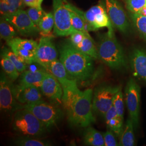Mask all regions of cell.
I'll return each mask as SVG.
<instances>
[{
	"instance_id": "obj_1",
	"label": "cell",
	"mask_w": 146,
	"mask_h": 146,
	"mask_svg": "<svg viewBox=\"0 0 146 146\" xmlns=\"http://www.w3.org/2000/svg\"><path fill=\"white\" fill-rule=\"evenodd\" d=\"M62 101L68 121L73 126L87 127L95 122L93 113L92 89L81 91L78 87L63 89Z\"/></svg>"
},
{
	"instance_id": "obj_2",
	"label": "cell",
	"mask_w": 146,
	"mask_h": 146,
	"mask_svg": "<svg viewBox=\"0 0 146 146\" xmlns=\"http://www.w3.org/2000/svg\"><path fill=\"white\" fill-rule=\"evenodd\" d=\"M93 60L74 47L70 41L64 43L60 49V60L77 82H85L93 77Z\"/></svg>"
},
{
	"instance_id": "obj_3",
	"label": "cell",
	"mask_w": 146,
	"mask_h": 146,
	"mask_svg": "<svg viewBox=\"0 0 146 146\" xmlns=\"http://www.w3.org/2000/svg\"><path fill=\"white\" fill-rule=\"evenodd\" d=\"M97 49L98 58L110 68L120 69L127 66L125 54L114 30L100 35Z\"/></svg>"
},
{
	"instance_id": "obj_4",
	"label": "cell",
	"mask_w": 146,
	"mask_h": 146,
	"mask_svg": "<svg viewBox=\"0 0 146 146\" xmlns=\"http://www.w3.org/2000/svg\"><path fill=\"white\" fill-rule=\"evenodd\" d=\"M12 128L16 133L27 137L41 135L47 129L32 113L22 107L13 116Z\"/></svg>"
},
{
	"instance_id": "obj_5",
	"label": "cell",
	"mask_w": 146,
	"mask_h": 146,
	"mask_svg": "<svg viewBox=\"0 0 146 146\" xmlns=\"http://www.w3.org/2000/svg\"><path fill=\"white\" fill-rule=\"evenodd\" d=\"M22 107L32 113L47 129L55 125L62 117V112L58 107L43 100L22 104Z\"/></svg>"
},
{
	"instance_id": "obj_6",
	"label": "cell",
	"mask_w": 146,
	"mask_h": 146,
	"mask_svg": "<svg viewBox=\"0 0 146 146\" xmlns=\"http://www.w3.org/2000/svg\"><path fill=\"white\" fill-rule=\"evenodd\" d=\"M121 89L120 86L111 85H102L97 87L94 91L92 100L93 111L104 117L113 106L115 95Z\"/></svg>"
},
{
	"instance_id": "obj_7",
	"label": "cell",
	"mask_w": 146,
	"mask_h": 146,
	"mask_svg": "<svg viewBox=\"0 0 146 146\" xmlns=\"http://www.w3.org/2000/svg\"><path fill=\"white\" fill-rule=\"evenodd\" d=\"M54 33L58 36L70 35L75 29L71 22L70 11L65 5V0H53Z\"/></svg>"
},
{
	"instance_id": "obj_8",
	"label": "cell",
	"mask_w": 146,
	"mask_h": 146,
	"mask_svg": "<svg viewBox=\"0 0 146 146\" xmlns=\"http://www.w3.org/2000/svg\"><path fill=\"white\" fill-rule=\"evenodd\" d=\"M113 26L123 34H128L131 25L122 5L117 0H102Z\"/></svg>"
},
{
	"instance_id": "obj_9",
	"label": "cell",
	"mask_w": 146,
	"mask_h": 146,
	"mask_svg": "<svg viewBox=\"0 0 146 146\" xmlns=\"http://www.w3.org/2000/svg\"><path fill=\"white\" fill-rule=\"evenodd\" d=\"M125 96V103L130 119L132 121L134 128L136 129L139 120L141 88L133 78H130L127 84Z\"/></svg>"
},
{
	"instance_id": "obj_10",
	"label": "cell",
	"mask_w": 146,
	"mask_h": 146,
	"mask_svg": "<svg viewBox=\"0 0 146 146\" xmlns=\"http://www.w3.org/2000/svg\"><path fill=\"white\" fill-rule=\"evenodd\" d=\"M86 21L91 27L92 31H96L100 28L107 27L108 30H114L106 10L103 1L97 5L93 6L86 11H82Z\"/></svg>"
},
{
	"instance_id": "obj_11",
	"label": "cell",
	"mask_w": 146,
	"mask_h": 146,
	"mask_svg": "<svg viewBox=\"0 0 146 146\" xmlns=\"http://www.w3.org/2000/svg\"><path fill=\"white\" fill-rule=\"evenodd\" d=\"M2 17L14 27L22 35L32 36L40 32L38 27L31 20L26 11L22 9L10 15L2 16Z\"/></svg>"
},
{
	"instance_id": "obj_12",
	"label": "cell",
	"mask_w": 146,
	"mask_h": 146,
	"mask_svg": "<svg viewBox=\"0 0 146 146\" xmlns=\"http://www.w3.org/2000/svg\"><path fill=\"white\" fill-rule=\"evenodd\" d=\"M11 80L5 73L1 74L0 78V107L5 112H14L22 108L16 99Z\"/></svg>"
},
{
	"instance_id": "obj_13",
	"label": "cell",
	"mask_w": 146,
	"mask_h": 146,
	"mask_svg": "<svg viewBox=\"0 0 146 146\" xmlns=\"http://www.w3.org/2000/svg\"><path fill=\"white\" fill-rule=\"evenodd\" d=\"M7 43L11 50L23 59L27 64L35 62V52L38 46L35 41L15 37Z\"/></svg>"
},
{
	"instance_id": "obj_14",
	"label": "cell",
	"mask_w": 146,
	"mask_h": 146,
	"mask_svg": "<svg viewBox=\"0 0 146 146\" xmlns=\"http://www.w3.org/2000/svg\"><path fill=\"white\" fill-rule=\"evenodd\" d=\"M35 59V62L43 68H45L49 63L58 59V52L51 37L43 36L40 39Z\"/></svg>"
},
{
	"instance_id": "obj_15",
	"label": "cell",
	"mask_w": 146,
	"mask_h": 146,
	"mask_svg": "<svg viewBox=\"0 0 146 146\" xmlns=\"http://www.w3.org/2000/svg\"><path fill=\"white\" fill-rule=\"evenodd\" d=\"M44 68L58 79L63 89L78 87L77 81L69 75L60 60L53 61Z\"/></svg>"
},
{
	"instance_id": "obj_16",
	"label": "cell",
	"mask_w": 146,
	"mask_h": 146,
	"mask_svg": "<svg viewBox=\"0 0 146 146\" xmlns=\"http://www.w3.org/2000/svg\"><path fill=\"white\" fill-rule=\"evenodd\" d=\"M16 99L22 104L34 103L42 100L41 89L33 85L20 84L14 86Z\"/></svg>"
},
{
	"instance_id": "obj_17",
	"label": "cell",
	"mask_w": 146,
	"mask_h": 146,
	"mask_svg": "<svg viewBox=\"0 0 146 146\" xmlns=\"http://www.w3.org/2000/svg\"><path fill=\"white\" fill-rule=\"evenodd\" d=\"M40 89L42 94L48 98L60 101L62 98V87L57 78L52 74L47 73L43 78Z\"/></svg>"
},
{
	"instance_id": "obj_18",
	"label": "cell",
	"mask_w": 146,
	"mask_h": 146,
	"mask_svg": "<svg viewBox=\"0 0 146 146\" xmlns=\"http://www.w3.org/2000/svg\"><path fill=\"white\" fill-rule=\"evenodd\" d=\"M130 64L134 76L146 81V51L135 48L131 52Z\"/></svg>"
},
{
	"instance_id": "obj_19",
	"label": "cell",
	"mask_w": 146,
	"mask_h": 146,
	"mask_svg": "<svg viewBox=\"0 0 146 146\" xmlns=\"http://www.w3.org/2000/svg\"><path fill=\"white\" fill-rule=\"evenodd\" d=\"M65 5L70 11L72 25L75 30L82 31L84 33H89V31H92L91 27L84 18L82 11L68 3L66 0Z\"/></svg>"
},
{
	"instance_id": "obj_20",
	"label": "cell",
	"mask_w": 146,
	"mask_h": 146,
	"mask_svg": "<svg viewBox=\"0 0 146 146\" xmlns=\"http://www.w3.org/2000/svg\"><path fill=\"white\" fill-rule=\"evenodd\" d=\"M47 72L41 70H25L21 73L19 84L23 85H33L40 88L43 78Z\"/></svg>"
},
{
	"instance_id": "obj_21",
	"label": "cell",
	"mask_w": 146,
	"mask_h": 146,
	"mask_svg": "<svg viewBox=\"0 0 146 146\" xmlns=\"http://www.w3.org/2000/svg\"><path fill=\"white\" fill-rule=\"evenodd\" d=\"M84 142L87 146H104L103 135L91 127H88L84 133Z\"/></svg>"
},
{
	"instance_id": "obj_22",
	"label": "cell",
	"mask_w": 146,
	"mask_h": 146,
	"mask_svg": "<svg viewBox=\"0 0 146 146\" xmlns=\"http://www.w3.org/2000/svg\"><path fill=\"white\" fill-rule=\"evenodd\" d=\"M134 125L131 119L127 120L120 136L119 146H133L135 145Z\"/></svg>"
},
{
	"instance_id": "obj_23",
	"label": "cell",
	"mask_w": 146,
	"mask_h": 146,
	"mask_svg": "<svg viewBox=\"0 0 146 146\" xmlns=\"http://www.w3.org/2000/svg\"><path fill=\"white\" fill-rule=\"evenodd\" d=\"M78 50L90 56L93 59H98V49L96 47L93 39L89 34H87L82 42L76 47Z\"/></svg>"
},
{
	"instance_id": "obj_24",
	"label": "cell",
	"mask_w": 146,
	"mask_h": 146,
	"mask_svg": "<svg viewBox=\"0 0 146 146\" xmlns=\"http://www.w3.org/2000/svg\"><path fill=\"white\" fill-rule=\"evenodd\" d=\"M1 65L6 75L14 81L18 78L20 73L19 72L11 60L5 55H1Z\"/></svg>"
},
{
	"instance_id": "obj_25",
	"label": "cell",
	"mask_w": 146,
	"mask_h": 146,
	"mask_svg": "<svg viewBox=\"0 0 146 146\" xmlns=\"http://www.w3.org/2000/svg\"><path fill=\"white\" fill-rule=\"evenodd\" d=\"M55 25L54 16L52 12L45 13L40 21L38 27L43 36H48Z\"/></svg>"
},
{
	"instance_id": "obj_26",
	"label": "cell",
	"mask_w": 146,
	"mask_h": 146,
	"mask_svg": "<svg viewBox=\"0 0 146 146\" xmlns=\"http://www.w3.org/2000/svg\"><path fill=\"white\" fill-rule=\"evenodd\" d=\"M17 30L11 23L6 21L3 17L0 22V36L2 39L6 42L16 37L17 35Z\"/></svg>"
},
{
	"instance_id": "obj_27",
	"label": "cell",
	"mask_w": 146,
	"mask_h": 146,
	"mask_svg": "<svg viewBox=\"0 0 146 146\" xmlns=\"http://www.w3.org/2000/svg\"><path fill=\"white\" fill-rule=\"evenodd\" d=\"M129 16L140 36L146 41V16L131 13H129Z\"/></svg>"
},
{
	"instance_id": "obj_28",
	"label": "cell",
	"mask_w": 146,
	"mask_h": 146,
	"mask_svg": "<svg viewBox=\"0 0 146 146\" xmlns=\"http://www.w3.org/2000/svg\"><path fill=\"white\" fill-rule=\"evenodd\" d=\"M9 58L15 66L16 68L20 73H22L26 70L27 64L25 61L13 52L11 49L5 48L2 54Z\"/></svg>"
},
{
	"instance_id": "obj_29",
	"label": "cell",
	"mask_w": 146,
	"mask_h": 146,
	"mask_svg": "<svg viewBox=\"0 0 146 146\" xmlns=\"http://www.w3.org/2000/svg\"><path fill=\"white\" fill-rule=\"evenodd\" d=\"M16 145L20 146H49L51 144L47 141L34 139L32 137L23 136L18 139L15 142Z\"/></svg>"
},
{
	"instance_id": "obj_30",
	"label": "cell",
	"mask_w": 146,
	"mask_h": 146,
	"mask_svg": "<svg viewBox=\"0 0 146 146\" xmlns=\"http://www.w3.org/2000/svg\"><path fill=\"white\" fill-rule=\"evenodd\" d=\"M123 119H121L119 116L114 117L108 121H106L107 125L110 130L112 131L116 136L119 137L123 129Z\"/></svg>"
},
{
	"instance_id": "obj_31",
	"label": "cell",
	"mask_w": 146,
	"mask_h": 146,
	"mask_svg": "<svg viewBox=\"0 0 146 146\" xmlns=\"http://www.w3.org/2000/svg\"><path fill=\"white\" fill-rule=\"evenodd\" d=\"M113 106L115 108V110L119 116L123 119L124 115V102L123 96L121 89L116 94L113 100Z\"/></svg>"
},
{
	"instance_id": "obj_32",
	"label": "cell",
	"mask_w": 146,
	"mask_h": 146,
	"mask_svg": "<svg viewBox=\"0 0 146 146\" xmlns=\"http://www.w3.org/2000/svg\"><path fill=\"white\" fill-rule=\"evenodd\" d=\"M127 9L131 13L138 14L146 5V0H125Z\"/></svg>"
},
{
	"instance_id": "obj_33",
	"label": "cell",
	"mask_w": 146,
	"mask_h": 146,
	"mask_svg": "<svg viewBox=\"0 0 146 146\" xmlns=\"http://www.w3.org/2000/svg\"><path fill=\"white\" fill-rule=\"evenodd\" d=\"M26 11L31 20L37 27L42 17L46 13L42 9V8H38L30 7Z\"/></svg>"
},
{
	"instance_id": "obj_34",
	"label": "cell",
	"mask_w": 146,
	"mask_h": 146,
	"mask_svg": "<svg viewBox=\"0 0 146 146\" xmlns=\"http://www.w3.org/2000/svg\"><path fill=\"white\" fill-rule=\"evenodd\" d=\"M89 33H84L82 31L75 30L70 35V42L74 47H76L83 41L85 36Z\"/></svg>"
},
{
	"instance_id": "obj_35",
	"label": "cell",
	"mask_w": 146,
	"mask_h": 146,
	"mask_svg": "<svg viewBox=\"0 0 146 146\" xmlns=\"http://www.w3.org/2000/svg\"><path fill=\"white\" fill-rule=\"evenodd\" d=\"M103 136L104 138V146H119V144L115 139L114 133L111 130L106 131L103 134Z\"/></svg>"
},
{
	"instance_id": "obj_36",
	"label": "cell",
	"mask_w": 146,
	"mask_h": 146,
	"mask_svg": "<svg viewBox=\"0 0 146 146\" xmlns=\"http://www.w3.org/2000/svg\"><path fill=\"white\" fill-rule=\"evenodd\" d=\"M0 11L2 16L10 15L17 11L4 0L0 1Z\"/></svg>"
},
{
	"instance_id": "obj_37",
	"label": "cell",
	"mask_w": 146,
	"mask_h": 146,
	"mask_svg": "<svg viewBox=\"0 0 146 146\" xmlns=\"http://www.w3.org/2000/svg\"><path fill=\"white\" fill-rule=\"evenodd\" d=\"M43 0H23V4L29 7L38 8H40L41 7L42 2Z\"/></svg>"
},
{
	"instance_id": "obj_38",
	"label": "cell",
	"mask_w": 146,
	"mask_h": 146,
	"mask_svg": "<svg viewBox=\"0 0 146 146\" xmlns=\"http://www.w3.org/2000/svg\"><path fill=\"white\" fill-rule=\"evenodd\" d=\"M9 5H11L16 11L21 9L23 5V0H4Z\"/></svg>"
},
{
	"instance_id": "obj_39",
	"label": "cell",
	"mask_w": 146,
	"mask_h": 146,
	"mask_svg": "<svg viewBox=\"0 0 146 146\" xmlns=\"http://www.w3.org/2000/svg\"><path fill=\"white\" fill-rule=\"evenodd\" d=\"M138 14H140L141 15L146 16V5L141 9V11H140V12Z\"/></svg>"
}]
</instances>
